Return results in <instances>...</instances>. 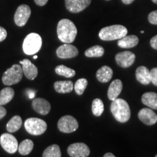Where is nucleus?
<instances>
[{"label": "nucleus", "instance_id": "nucleus-13", "mask_svg": "<svg viewBox=\"0 0 157 157\" xmlns=\"http://www.w3.org/2000/svg\"><path fill=\"white\" fill-rule=\"evenodd\" d=\"M56 54L59 58L68 59L77 56L78 49L71 44H64L57 49Z\"/></svg>", "mask_w": 157, "mask_h": 157}, {"label": "nucleus", "instance_id": "nucleus-30", "mask_svg": "<svg viewBox=\"0 0 157 157\" xmlns=\"http://www.w3.org/2000/svg\"><path fill=\"white\" fill-rule=\"evenodd\" d=\"M88 82L86 78H82L78 79L74 85V89L75 90L76 93L78 95H81L84 93L86 87H87Z\"/></svg>", "mask_w": 157, "mask_h": 157}, {"label": "nucleus", "instance_id": "nucleus-35", "mask_svg": "<svg viewBox=\"0 0 157 157\" xmlns=\"http://www.w3.org/2000/svg\"><path fill=\"white\" fill-rule=\"evenodd\" d=\"M6 113H7L6 109L2 106V105H0V119H2V118L5 117Z\"/></svg>", "mask_w": 157, "mask_h": 157}, {"label": "nucleus", "instance_id": "nucleus-27", "mask_svg": "<svg viewBox=\"0 0 157 157\" xmlns=\"http://www.w3.org/2000/svg\"><path fill=\"white\" fill-rule=\"evenodd\" d=\"M56 73L66 78H71L75 76L76 71L72 68H68L64 65H60L56 68Z\"/></svg>", "mask_w": 157, "mask_h": 157}, {"label": "nucleus", "instance_id": "nucleus-37", "mask_svg": "<svg viewBox=\"0 0 157 157\" xmlns=\"http://www.w3.org/2000/svg\"><path fill=\"white\" fill-rule=\"evenodd\" d=\"M122 1V2L124 4H125V5H129V4L132 3L133 2H134V0H121Z\"/></svg>", "mask_w": 157, "mask_h": 157}, {"label": "nucleus", "instance_id": "nucleus-40", "mask_svg": "<svg viewBox=\"0 0 157 157\" xmlns=\"http://www.w3.org/2000/svg\"><path fill=\"white\" fill-rule=\"evenodd\" d=\"M37 58H38V56H34V59H36Z\"/></svg>", "mask_w": 157, "mask_h": 157}, {"label": "nucleus", "instance_id": "nucleus-11", "mask_svg": "<svg viewBox=\"0 0 157 157\" xmlns=\"http://www.w3.org/2000/svg\"><path fill=\"white\" fill-rule=\"evenodd\" d=\"M115 60L119 66L128 68L135 63V55L130 51H124L116 55Z\"/></svg>", "mask_w": 157, "mask_h": 157}, {"label": "nucleus", "instance_id": "nucleus-42", "mask_svg": "<svg viewBox=\"0 0 157 157\" xmlns=\"http://www.w3.org/2000/svg\"><path fill=\"white\" fill-rule=\"evenodd\" d=\"M155 157H157V154L156 155V156H155Z\"/></svg>", "mask_w": 157, "mask_h": 157}, {"label": "nucleus", "instance_id": "nucleus-22", "mask_svg": "<svg viewBox=\"0 0 157 157\" xmlns=\"http://www.w3.org/2000/svg\"><path fill=\"white\" fill-rule=\"evenodd\" d=\"M54 88L58 93H69L74 90V84L71 81H58L55 82Z\"/></svg>", "mask_w": 157, "mask_h": 157}, {"label": "nucleus", "instance_id": "nucleus-34", "mask_svg": "<svg viewBox=\"0 0 157 157\" xmlns=\"http://www.w3.org/2000/svg\"><path fill=\"white\" fill-rule=\"evenodd\" d=\"M150 44L152 48H154V50H157V35L154 36L153 38H151V39Z\"/></svg>", "mask_w": 157, "mask_h": 157}, {"label": "nucleus", "instance_id": "nucleus-3", "mask_svg": "<svg viewBox=\"0 0 157 157\" xmlns=\"http://www.w3.org/2000/svg\"><path fill=\"white\" fill-rule=\"evenodd\" d=\"M127 29L125 26L121 25H112L104 27L100 31V39L103 41H113L120 39L127 36Z\"/></svg>", "mask_w": 157, "mask_h": 157}, {"label": "nucleus", "instance_id": "nucleus-4", "mask_svg": "<svg viewBox=\"0 0 157 157\" xmlns=\"http://www.w3.org/2000/svg\"><path fill=\"white\" fill-rule=\"evenodd\" d=\"M42 44V39L40 35L36 33H31L25 36L23 43V50L25 54L32 56L37 53Z\"/></svg>", "mask_w": 157, "mask_h": 157}, {"label": "nucleus", "instance_id": "nucleus-17", "mask_svg": "<svg viewBox=\"0 0 157 157\" xmlns=\"http://www.w3.org/2000/svg\"><path fill=\"white\" fill-rule=\"evenodd\" d=\"M123 84L120 79H115L110 84L108 90V98L111 101H114L119 97L122 91Z\"/></svg>", "mask_w": 157, "mask_h": 157}, {"label": "nucleus", "instance_id": "nucleus-24", "mask_svg": "<svg viewBox=\"0 0 157 157\" xmlns=\"http://www.w3.org/2000/svg\"><path fill=\"white\" fill-rule=\"evenodd\" d=\"M22 126V119L19 116H14L7 124V130L9 132H15Z\"/></svg>", "mask_w": 157, "mask_h": 157}, {"label": "nucleus", "instance_id": "nucleus-43", "mask_svg": "<svg viewBox=\"0 0 157 157\" xmlns=\"http://www.w3.org/2000/svg\"><path fill=\"white\" fill-rule=\"evenodd\" d=\"M107 1H109V0H107Z\"/></svg>", "mask_w": 157, "mask_h": 157}, {"label": "nucleus", "instance_id": "nucleus-1", "mask_svg": "<svg viewBox=\"0 0 157 157\" xmlns=\"http://www.w3.org/2000/svg\"><path fill=\"white\" fill-rule=\"evenodd\" d=\"M58 39L65 44H71L75 40L77 34V29L71 21L62 19L59 21L57 26Z\"/></svg>", "mask_w": 157, "mask_h": 157}, {"label": "nucleus", "instance_id": "nucleus-23", "mask_svg": "<svg viewBox=\"0 0 157 157\" xmlns=\"http://www.w3.org/2000/svg\"><path fill=\"white\" fill-rule=\"evenodd\" d=\"M15 95L14 90L11 87H5L0 91V105H6L13 99Z\"/></svg>", "mask_w": 157, "mask_h": 157}, {"label": "nucleus", "instance_id": "nucleus-21", "mask_svg": "<svg viewBox=\"0 0 157 157\" xmlns=\"http://www.w3.org/2000/svg\"><path fill=\"white\" fill-rule=\"evenodd\" d=\"M142 103L151 109L157 110V93L153 92L144 93L141 98Z\"/></svg>", "mask_w": 157, "mask_h": 157}, {"label": "nucleus", "instance_id": "nucleus-31", "mask_svg": "<svg viewBox=\"0 0 157 157\" xmlns=\"http://www.w3.org/2000/svg\"><path fill=\"white\" fill-rule=\"evenodd\" d=\"M149 23L153 25H157V10L153 11L149 13L148 16Z\"/></svg>", "mask_w": 157, "mask_h": 157}, {"label": "nucleus", "instance_id": "nucleus-32", "mask_svg": "<svg viewBox=\"0 0 157 157\" xmlns=\"http://www.w3.org/2000/svg\"><path fill=\"white\" fill-rule=\"evenodd\" d=\"M151 83L155 86H157V68H154L150 71Z\"/></svg>", "mask_w": 157, "mask_h": 157}, {"label": "nucleus", "instance_id": "nucleus-33", "mask_svg": "<svg viewBox=\"0 0 157 157\" xmlns=\"http://www.w3.org/2000/svg\"><path fill=\"white\" fill-rule=\"evenodd\" d=\"M7 31H6L3 27L0 26V42L5 40V39L7 38Z\"/></svg>", "mask_w": 157, "mask_h": 157}, {"label": "nucleus", "instance_id": "nucleus-8", "mask_svg": "<svg viewBox=\"0 0 157 157\" xmlns=\"http://www.w3.org/2000/svg\"><path fill=\"white\" fill-rule=\"evenodd\" d=\"M0 144L5 151L13 154L18 149L17 139L10 133H4L0 137Z\"/></svg>", "mask_w": 157, "mask_h": 157}, {"label": "nucleus", "instance_id": "nucleus-39", "mask_svg": "<svg viewBox=\"0 0 157 157\" xmlns=\"http://www.w3.org/2000/svg\"><path fill=\"white\" fill-rule=\"evenodd\" d=\"M151 1L153 2L156 4V5H157V0H151Z\"/></svg>", "mask_w": 157, "mask_h": 157}, {"label": "nucleus", "instance_id": "nucleus-5", "mask_svg": "<svg viewBox=\"0 0 157 157\" xmlns=\"http://www.w3.org/2000/svg\"><path fill=\"white\" fill-rule=\"evenodd\" d=\"M23 69L18 64H14L8 68L2 76V82L7 86L17 84L21 81L23 77Z\"/></svg>", "mask_w": 157, "mask_h": 157}, {"label": "nucleus", "instance_id": "nucleus-41", "mask_svg": "<svg viewBox=\"0 0 157 157\" xmlns=\"http://www.w3.org/2000/svg\"><path fill=\"white\" fill-rule=\"evenodd\" d=\"M140 32H141V34H143V33H144V31H141Z\"/></svg>", "mask_w": 157, "mask_h": 157}, {"label": "nucleus", "instance_id": "nucleus-38", "mask_svg": "<svg viewBox=\"0 0 157 157\" xmlns=\"http://www.w3.org/2000/svg\"><path fill=\"white\" fill-rule=\"evenodd\" d=\"M103 157H116V156L112 154V153H106V154L104 155Z\"/></svg>", "mask_w": 157, "mask_h": 157}, {"label": "nucleus", "instance_id": "nucleus-15", "mask_svg": "<svg viewBox=\"0 0 157 157\" xmlns=\"http://www.w3.org/2000/svg\"><path fill=\"white\" fill-rule=\"evenodd\" d=\"M20 63L22 65V69L25 77L30 80H34L38 74V69L34 64H33L29 59L21 60Z\"/></svg>", "mask_w": 157, "mask_h": 157}, {"label": "nucleus", "instance_id": "nucleus-6", "mask_svg": "<svg viewBox=\"0 0 157 157\" xmlns=\"http://www.w3.org/2000/svg\"><path fill=\"white\" fill-rule=\"evenodd\" d=\"M25 129L29 134L33 135H40L46 131L47 123L39 118H29L24 123Z\"/></svg>", "mask_w": 157, "mask_h": 157}, {"label": "nucleus", "instance_id": "nucleus-28", "mask_svg": "<svg viewBox=\"0 0 157 157\" xmlns=\"http://www.w3.org/2000/svg\"><path fill=\"white\" fill-rule=\"evenodd\" d=\"M42 157H61V151L58 145L54 144L44 150Z\"/></svg>", "mask_w": 157, "mask_h": 157}, {"label": "nucleus", "instance_id": "nucleus-26", "mask_svg": "<svg viewBox=\"0 0 157 157\" xmlns=\"http://www.w3.org/2000/svg\"><path fill=\"white\" fill-rule=\"evenodd\" d=\"M104 52H105V50L103 47L100 45H95L87 49L84 52V55L88 58H100L103 56Z\"/></svg>", "mask_w": 157, "mask_h": 157}, {"label": "nucleus", "instance_id": "nucleus-16", "mask_svg": "<svg viewBox=\"0 0 157 157\" xmlns=\"http://www.w3.org/2000/svg\"><path fill=\"white\" fill-rule=\"evenodd\" d=\"M32 108L35 111L42 115L48 114L50 111V103L44 98H35L32 101Z\"/></svg>", "mask_w": 157, "mask_h": 157}, {"label": "nucleus", "instance_id": "nucleus-36", "mask_svg": "<svg viewBox=\"0 0 157 157\" xmlns=\"http://www.w3.org/2000/svg\"><path fill=\"white\" fill-rule=\"evenodd\" d=\"M34 2L37 5L42 7V6H44L48 3V0H34Z\"/></svg>", "mask_w": 157, "mask_h": 157}, {"label": "nucleus", "instance_id": "nucleus-7", "mask_svg": "<svg viewBox=\"0 0 157 157\" xmlns=\"http://www.w3.org/2000/svg\"><path fill=\"white\" fill-rule=\"evenodd\" d=\"M58 129L64 133H71L78 127V121L72 116H64L59 119L58 122Z\"/></svg>", "mask_w": 157, "mask_h": 157}, {"label": "nucleus", "instance_id": "nucleus-18", "mask_svg": "<svg viewBox=\"0 0 157 157\" xmlns=\"http://www.w3.org/2000/svg\"><path fill=\"white\" fill-rule=\"evenodd\" d=\"M135 76L137 82L144 85H147L151 82L150 71L146 66H139L135 71Z\"/></svg>", "mask_w": 157, "mask_h": 157}, {"label": "nucleus", "instance_id": "nucleus-29", "mask_svg": "<svg viewBox=\"0 0 157 157\" xmlns=\"http://www.w3.org/2000/svg\"><path fill=\"white\" fill-rule=\"evenodd\" d=\"M92 111L95 117H100L104 111V105L103 101L99 98H96L92 103Z\"/></svg>", "mask_w": 157, "mask_h": 157}, {"label": "nucleus", "instance_id": "nucleus-19", "mask_svg": "<svg viewBox=\"0 0 157 157\" xmlns=\"http://www.w3.org/2000/svg\"><path fill=\"white\" fill-rule=\"evenodd\" d=\"M139 42L138 37L135 35H129V36H125L122 38L119 39L117 44L119 48L128 49L132 48L137 46Z\"/></svg>", "mask_w": 157, "mask_h": 157}, {"label": "nucleus", "instance_id": "nucleus-25", "mask_svg": "<svg viewBox=\"0 0 157 157\" xmlns=\"http://www.w3.org/2000/svg\"><path fill=\"white\" fill-rule=\"evenodd\" d=\"M34 148V143L31 140L29 139H25L18 146V151L21 155L25 156L28 155L31 152V151Z\"/></svg>", "mask_w": 157, "mask_h": 157}, {"label": "nucleus", "instance_id": "nucleus-10", "mask_svg": "<svg viewBox=\"0 0 157 157\" xmlns=\"http://www.w3.org/2000/svg\"><path fill=\"white\" fill-rule=\"evenodd\" d=\"M67 151L71 157H88L90 150L87 145L83 143H76L68 147Z\"/></svg>", "mask_w": 157, "mask_h": 157}, {"label": "nucleus", "instance_id": "nucleus-2", "mask_svg": "<svg viewBox=\"0 0 157 157\" xmlns=\"http://www.w3.org/2000/svg\"><path fill=\"white\" fill-rule=\"evenodd\" d=\"M111 112L117 121L125 123L129 121L131 116L129 106L126 101L121 98H117L111 104Z\"/></svg>", "mask_w": 157, "mask_h": 157}, {"label": "nucleus", "instance_id": "nucleus-20", "mask_svg": "<svg viewBox=\"0 0 157 157\" xmlns=\"http://www.w3.org/2000/svg\"><path fill=\"white\" fill-rule=\"evenodd\" d=\"M113 76V70L109 66H103L98 70L96 78L102 83H106L111 79Z\"/></svg>", "mask_w": 157, "mask_h": 157}, {"label": "nucleus", "instance_id": "nucleus-14", "mask_svg": "<svg viewBox=\"0 0 157 157\" xmlns=\"http://www.w3.org/2000/svg\"><path fill=\"white\" fill-rule=\"evenodd\" d=\"M139 119L145 124L151 126L157 122V114L151 109L144 108L138 112Z\"/></svg>", "mask_w": 157, "mask_h": 157}, {"label": "nucleus", "instance_id": "nucleus-9", "mask_svg": "<svg viewBox=\"0 0 157 157\" xmlns=\"http://www.w3.org/2000/svg\"><path fill=\"white\" fill-rule=\"evenodd\" d=\"M31 15V8L26 5H21L15 13L14 21L17 26L22 27L26 24Z\"/></svg>", "mask_w": 157, "mask_h": 157}, {"label": "nucleus", "instance_id": "nucleus-12", "mask_svg": "<svg viewBox=\"0 0 157 157\" xmlns=\"http://www.w3.org/2000/svg\"><path fill=\"white\" fill-rule=\"evenodd\" d=\"M92 0H65V5L68 11L78 13L86 9L90 5Z\"/></svg>", "mask_w": 157, "mask_h": 157}]
</instances>
